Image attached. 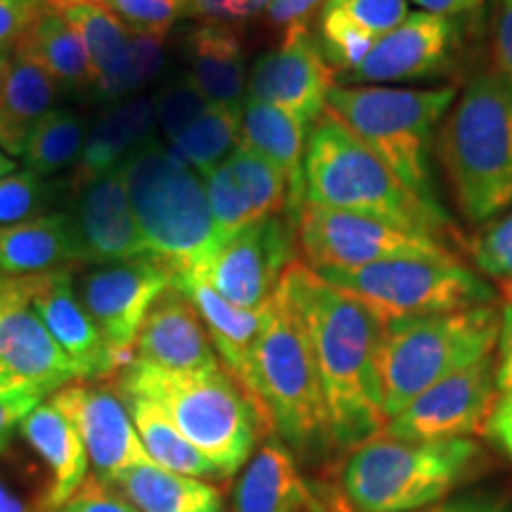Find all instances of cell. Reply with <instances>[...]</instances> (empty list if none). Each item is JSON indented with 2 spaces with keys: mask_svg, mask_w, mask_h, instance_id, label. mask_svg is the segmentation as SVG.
Segmentation results:
<instances>
[{
  "mask_svg": "<svg viewBox=\"0 0 512 512\" xmlns=\"http://www.w3.org/2000/svg\"><path fill=\"white\" fill-rule=\"evenodd\" d=\"M240 382L266 430L294 451L311 453L332 441L328 399L309 330L280 283Z\"/></svg>",
  "mask_w": 512,
  "mask_h": 512,
  "instance_id": "2",
  "label": "cell"
},
{
  "mask_svg": "<svg viewBox=\"0 0 512 512\" xmlns=\"http://www.w3.org/2000/svg\"><path fill=\"white\" fill-rule=\"evenodd\" d=\"M79 370L55 342L34 306L22 278L0 283V392L41 389L55 394L76 380Z\"/></svg>",
  "mask_w": 512,
  "mask_h": 512,
  "instance_id": "15",
  "label": "cell"
},
{
  "mask_svg": "<svg viewBox=\"0 0 512 512\" xmlns=\"http://www.w3.org/2000/svg\"><path fill=\"white\" fill-rule=\"evenodd\" d=\"M74 268H60L38 275H22L29 304L43 320L55 342L72 358L81 377H110L121 373L119 358L100 335L98 325L76 297Z\"/></svg>",
  "mask_w": 512,
  "mask_h": 512,
  "instance_id": "19",
  "label": "cell"
},
{
  "mask_svg": "<svg viewBox=\"0 0 512 512\" xmlns=\"http://www.w3.org/2000/svg\"><path fill=\"white\" fill-rule=\"evenodd\" d=\"M41 389H12L0 392V448L8 444L12 432L22 425V420L34 411L38 403H43Z\"/></svg>",
  "mask_w": 512,
  "mask_h": 512,
  "instance_id": "46",
  "label": "cell"
},
{
  "mask_svg": "<svg viewBox=\"0 0 512 512\" xmlns=\"http://www.w3.org/2000/svg\"><path fill=\"white\" fill-rule=\"evenodd\" d=\"M316 275L366 304L384 325L475 309L498 299L494 285L456 256H403Z\"/></svg>",
  "mask_w": 512,
  "mask_h": 512,
  "instance_id": "10",
  "label": "cell"
},
{
  "mask_svg": "<svg viewBox=\"0 0 512 512\" xmlns=\"http://www.w3.org/2000/svg\"><path fill=\"white\" fill-rule=\"evenodd\" d=\"M188 76L214 105L242 107L247 100V72L240 36L226 24L207 22L188 36Z\"/></svg>",
  "mask_w": 512,
  "mask_h": 512,
  "instance_id": "30",
  "label": "cell"
},
{
  "mask_svg": "<svg viewBox=\"0 0 512 512\" xmlns=\"http://www.w3.org/2000/svg\"><path fill=\"white\" fill-rule=\"evenodd\" d=\"M306 204L375 216L441 238L453 230L446 211H434L403 185L394 171L356 136L323 114L304 152Z\"/></svg>",
  "mask_w": 512,
  "mask_h": 512,
  "instance_id": "6",
  "label": "cell"
},
{
  "mask_svg": "<svg viewBox=\"0 0 512 512\" xmlns=\"http://www.w3.org/2000/svg\"><path fill=\"white\" fill-rule=\"evenodd\" d=\"M119 494L138 512H221L219 489L204 479L178 475L155 463L126 472L117 482Z\"/></svg>",
  "mask_w": 512,
  "mask_h": 512,
  "instance_id": "33",
  "label": "cell"
},
{
  "mask_svg": "<svg viewBox=\"0 0 512 512\" xmlns=\"http://www.w3.org/2000/svg\"><path fill=\"white\" fill-rule=\"evenodd\" d=\"M413 3L422 8V12H430V15L453 17L479 8L484 0H413Z\"/></svg>",
  "mask_w": 512,
  "mask_h": 512,
  "instance_id": "53",
  "label": "cell"
},
{
  "mask_svg": "<svg viewBox=\"0 0 512 512\" xmlns=\"http://www.w3.org/2000/svg\"><path fill=\"white\" fill-rule=\"evenodd\" d=\"M202 181L204 190H207V202L216 226V235H219V245L233 233L254 223L252 211H249V204L245 195H242L240 185L235 183L228 162L216 164L214 169L202 174Z\"/></svg>",
  "mask_w": 512,
  "mask_h": 512,
  "instance_id": "38",
  "label": "cell"
},
{
  "mask_svg": "<svg viewBox=\"0 0 512 512\" xmlns=\"http://www.w3.org/2000/svg\"><path fill=\"white\" fill-rule=\"evenodd\" d=\"M0 512H36L31 505L24 501L22 496L15 494L10 484H5V479H0Z\"/></svg>",
  "mask_w": 512,
  "mask_h": 512,
  "instance_id": "54",
  "label": "cell"
},
{
  "mask_svg": "<svg viewBox=\"0 0 512 512\" xmlns=\"http://www.w3.org/2000/svg\"><path fill=\"white\" fill-rule=\"evenodd\" d=\"M57 512H138L119 491L98 477H88L76 494Z\"/></svg>",
  "mask_w": 512,
  "mask_h": 512,
  "instance_id": "43",
  "label": "cell"
},
{
  "mask_svg": "<svg viewBox=\"0 0 512 512\" xmlns=\"http://www.w3.org/2000/svg\"><path fill=\"white\" fill-rule=\"evenodd\" d=\"M406 17L408 0H328L318 17L320 50L337 76L349 74Z\"/></svg>",
  "mask_w": 512,
  "mask_h": 512,
  "instance_id": "22",
  "label": "cell"
},
{
  "mask_svg": "<svg viewBox=\"0 0 512 512\" xmlns=\"http://www.w3.org/2000/svg\"><path fill=\"white\" fill-rule=\"evenodd\" d=\"M456 46V24L448 17L413 12L382 36L366 60L342 74V86H387L396 81L430 79L444 72Z\"/></svg>",
  "mask_w": 512,
  "mask_h": 512,
  "instance_id": "18",
  "label": "cell"
},
{
  "mask_svg": "<svg viewBox=\"0 0 512 512\" xmlns=\"http://www.w3.org/2000/svg\"><path fill=\"white\" fill-rule=\"evenodd\" d=\"M470 259L484 278L501 283L512 278V209L477 233L470 245Z\"/></svg>",
  "mask_w": 512,
  "mask_h": 512,
  "instance_id": "42",
  "label": "cell"
},
{
  "mask_svg": "<svg viewBox=\"0 0 512 512\" xmlns=\"http://www.w3.org/2000/svg\"><path fill=\"white\" fill-rule=\"evenodd\" d=\"M55 188L34 171H12L0 178V226H12L46 216Z\"/></svg>",
  "mask_w": 512,
  "mask_h": 512,
  "instance_id": "39",
  "label": "cell"
},
{
  "mask_svg": "<svg viewBox=\"0 0 512 512\" xmlns=\"http://www.w3.org/2000/svg\"><path fill=\"white\" fill-rule=\"evenodd\" d=\"M498 330L496 304L384 325L380 382L387 420L432 384L494 354Z\"/></svg>",
  "mask_w": 512,
  "mask_h": 512,
  "instance_id": "8",
  "label": "cell"
},
{
  "mask_svg": "<svg viewBox=\"0 0 512 512\" xmlns=\"http://www.w3.org/2000/svg\"><path fill=\"white\" fill-rule=\"evenodd\" d=\"M12 171H17L15 159L8 157V155H5L3 150H0V178L8 176V174H12Z\"/></svg>",
  "mask_w": 512,
  "mask_h": 512,
  "instance_id": "56",
  "label": "cell"
},
{
  "mask_svg": "<svg viewBox=\"0 0 512 512\" xmlns=\"http://www.w3.org/2000/svg\"><path fill=\"white\" fill-rule=\"evenodd\" d=\"M226 162L233 171L235 183L240 185L242 195H245L254 221L287 214L290 190H287V181L278 166L245 145L235 147Z\"/></svg>",
  "mask_w": 512,
  "mask_h": 512,
  "instance_id": "37",
  "label": "cell"
},
{
  "mask_svg": "<svg viewBox=\"0 0 512 512\" xmlns=\"http://www.w3.org/2000/svg\"><path fill=\"white\" fill-rule=\"evenodd\" d=\"M190 0H98L95 5L112 12L128 29L164 36L188 12Z\"/></svg>",
  "mask_w": 512,
  "mask_h": 512,
  "instance_id": "41",
  "label": "cell"
},
{
  "mask_svg": "<svg viewBox=\"0 0 512 512\" xmlns=\"http://www.w3.org/2000/svg\"><path fill=\"white\" fill-rule=\"evenodd\" d=\"M171 285L174 268L155 254L98 266L83 275L81 302L124 370L136 358L133 347L147 311Z\"/></svg>",
  "mask_w": 512,
  "mask_h": 512,
  "instance_id": "13",
  "label": "cell"
},
{
  "mask_svg": "<svg viewBox=\"0 0 512 512\" xmlns=\"http://www.w3.org/2000/svg\"><path fill=\"white\" fill-rule=\"evenodd\" d=\"M486 434L496 439V444L512 458V392L498 396L494 413H491Z\"/></svg>",
  "mask_w": 512,
  "mask_h": 512,
  "instance_id": "50",
  "label": "cell"
},
{
  "mask_svg": "<svg viewBox=\"0 0 512 512\" xmlns=\"http://www.w3.org/2000/svg\"><path fill=\"white\" fill-rule=\"evenodd\" d=\"M425 512H512L508 503L496 501V498H458V501H448L437 508Z\"/></svg>",
  "mask_w": 512,
  "mask_h": 512,
  "instance_id": "52",
  "label": "cell"
},
{
  "mask_svg": "<svg viewBox=\"0 0 512 512\" xmlns=\"http://www.w3.org/2000/svg\"><path fill=\"white\" fill-rule=\"evenodd\" d=\"M131 53L143 86L155 81L164 64V36L131 29Z\"/></svg>",
  "mask_w": 512,
  "mask_h": 512,
  "instance_id": "47",
  "label": "cell"
},
{
  "mask_svg": "<svg viewBox=\"0 0 512 512\" xmlns=\"http://www.w3.org/2000/svg\"><path fill=\"white\" fill-rule=\"evenodd\" d=\"M46 10V0H0V53L15 46Z\"/></svg>",
  "mask_w": 512,
  "mask_h": 512,
  "instance_id": "44",
  "label": "cell"
},
{
  "mask_svg": "<svg viewBox=\"0 0 512 512\" xmlns=\"http://www.w3.org/2000/svg\"><path fill=\"white\" fill-rule=\"evenodd\" d=\"M325 3L328 0H275L268 8V17H271V22L287 29L294 27V24H304V19Z\"/></svg>",
  "mask_w": 512,
  "mask_h": 512,
  "instance_id": "51",
  "label": "cell"
},
{
  "mask_svg": "<svg viewBox=\"0 0 512 512\" xmlns=\"http://www.w3.org/2000/svg\"><path fill=\"white\" fill-rule=\"evenodd\" d=\"M121 396H124L138 437L143 441L145 453L150 456L152 463L164 467V470L178 472V475L197 479H221L219 470L176 430L174 422L166 418L155 403L136 394Z\"/></svg>",
  "mask_w": 512,
  "mask_h": 512,
  "instance_id": "34",
  "label": "cell"
},
{
  "mask_svg": "<svg viewBox=\"0 0 512 512\" xmlns=\"http://www.w3.org/2000/svg\"><path fill=\"white\" fill-rule=\"evenodd\" d=\"M119 392L155 403L219 470L221 479L235 475L247 463L259 432L266 430L252 396L223 366L200 373H169L133 361L121 373Z\"/></svg>",
  "mask_w": 512,
  "mask_h": 512,
  "instance_id": "4",
  "label": "cell"
},
{
  "mask_svg": "<svg viewBox=\"0 0 512 512\" xmlns=\"http://www.w3.org/2000/svg\"><path fill=\"white\" fill-rule=\"evenodd\" d=\"M76 197L72 219L79 233L86 264H117L152 254L140 233L121 174V164L86 185Z\"/></svg>",
  "mask_w": 512,
  "mask_h": 512,
  "instance_id": "21",
  "label": "cell"
},
{
  "mask_svg": "<svg viewBox=\"0 0 512 512\" xmlns=\"http://www.w3.org/2000/svg\"><path fill=\"white\" fill-rule=\"evenodd\" d=\"M496 387L498 394L512 392V299H505L501 309V330L496 342Z\"/></svg>",
  "mask_w": 512,
  "mask_h": 512,
  "instance_id": "49",
  "label": "cell"
},
{
  "mask_svg": "<svg viewBox=\"0 0 512 512\" xmlns=\"http://www.w3.org/2000/svg\"><path fill=\"white\" fill-rule=\"evenodd\" d=\"M0 283H3V271H0Z\"/></svg>",
  "mask_w": 512,
  "mask_h": 512,
  "instance_id": "59",
  "label": "cell"
},
{
  "mask_svg": "<svg viewBox=\"0 0 512 512\" xmlns=\"http://www.w3.org/2000/svg\"><path fill=\"white\" fill-rule=\"evenodd\" d=\"M86 264L72 214H46L38 219L0 226V271L38 275Z\"/></svg>",
  "mask_w": 512,
  "mask_h": 512,
  "instance_id": "26",
  "label": "cell"
},
{
  "mask_svg": "<svg viewBox=\"0 0 512 512\" xmlns=\"http://www.w3.org/2000/svg\"><path fill=\"white\" fill-rule=\"evenodd\" d=\"M498 396L496 358L489 354L425 389L387 420L384 432L401 441H448L484 434Z\"/></svg>",
  "mask_w": 512,
  "mask_h": 512,
  "instance_id": "14",
  "label": "cell"
},
{
  "mask_svg": "<svg viewBox=\"0 0 512 512\" xmlns=\"http://www.w3.org/2000/svg\"><path fill=\"white\" fill-rule=\"evenodd\" d=\"M335 79V69L325 60L318 38L306 24H294L287 27L278 48L254 62L247 79V100L268 102L313 126L323 117Z\"/></svg>",
  "mask_w": 512,
  "mask_h": 512,
  "instance_id": "16",
  "label": "cell"
},
{
  "mask_svg": "<svg viewBox=\"0 0 512 512\" xmlns=\"http://www.w3.org/2000/svg\"><path fill=\"white\" fill-rule=\"evenodd\" d=\"M57 83L34 64H10L0 88V150L8 157H22L27 143L57 95Z\"/></svg>",
  "mask_w": 512,
  "mask_h": 512,
  "instance_id": "32",
  "label": "cell"
},
{
  "mask_svg": "<svg viewBox=\"0 0 512 512\" xmlns=\"http://www.w3.org/2000/svg\"><path fill=\"white\" fill-rule=\"evenodd\" d=\"M313 496L283 441L268 439L249 458L233 494V512H306Z\"/></svg>",
  "mask_w": 512,
  "mask_h": 512,
  "instance_id": "27",
  "label": "cell"
},
{
  "mask_svg": "<svg viewBox=\"0 0 512 512\" xmlns=\"http://www.w3.org/2000/svg\"><path fill=\"white\" fill-rule=\"evenodd\" d=\"M306 140H309V126L294 114L280 110V107L268 105L259 100L242 102V121H240V143L249 150L259 152L268 162L280 169L285 176L287 190H290V216L294 226L299 223L302 209L306 204L304 197V152Z\"/></svg>",
  "mask_w": 512,
  "mask_h": 512,
  "instance_id": "25",
  "label": "cell"
},
{
  "mask_svg": "<svg viewBox=\"0 0 512 512\" xmlns=\"http://www.w3.org/2000/svg\"><path fill=\"white\" fill-rule=\"evenodd\" d=\"M297 226L287 214L249 223L221 242L200 266L185 271L240 309H264L294 264Z\"/></svg>",
  "mask_w": 512,
  "mask_h": 512,
  "instance_id": "12",
  "label": "cell"
},
{
  "mask_svg": "<svg viewBox=\"0 0 512 512\" xmlns=\"http://www.w3.org/2000/svg\"><path fill=\"white\" fill-rule=\"evenodd\" d=\"M297 245L313 273L351 271L403 256H453L437 235L401 223L304 204Z\"/></svg>",
  "mask_w": 512,
  "mask_h": 512,
  "instance_id": "11",
  "label": "cell"
},
{
  "mask_svg": "<svg viewBox=\"0 0 512 512\" xmlns=\"http://www.w3.org/2000/svg\"><path fill=\"white\" fill-rule=\"evenodd\" d=\"M152 100H155L157 124L169 145L209 107V100L188 74L166 83Z\"/></svg>",
  "mask_w": 512,
  "mask_h": 512,
  "instance_id": "40",
  "label": "cell"
},
{
  "mask_svg": "<svg viewBox=\"0 0 512 512\" xmlns=\"http://www.w3.org/2000/svg\"><path fill=\"white\" fill-rule=\"evenodd\" d=\"M306 330L328 399L332 441L356 448L387 427L382 401L380 349L384 323L339 287L325 283L304 261L280 278Z\"/></svg>",
  "mask_w": 512,
  "mask_h": 512,
  "instance_id": "1",
  "label": "cell"
},
{
  "mask_svg": "<svg viewBox=\"0 0 512 512\" xmlns=\"http://www.w3.org/2000/svg\"><path fill=\"white\" fill-rule=\"evenodd\" d=\"M81 36L93 67V93L102 100H124L143 81L136 72L131 53V29L112 12L95 3L74 5L60 12Z\"/></svg>",
  "mask_w": 512,
  "mask_h": 512,
  "instance_id": "23",
  "label": "cell"
},
{
  "mask_svg": "<svg viewBox=\"0 0 512 512\" xmlns=\"http://www.w3.org/2000/svg\"><path fill=\"white\" fill-rule=\"evenodd\" d=\"M477 453L472 439L401 441L380 432L344 463V496L356 512L430 508L465 477Z\"/></svg>",
  "mask_w": 512,
  "mask_h": 512,
  "instance_id": "9",
  "label": "cell"
},
{
  "mask_svg": "<svg viewBox=\"0 0 512 512\" xmlns=\"http://www.w3.org/2000/svg\"><path fill=\"white\" fill-rule=\"evenodd\" d=\"M79 430L98 479L117 484L126 472L152 463L145 453L124 396L105 384H64L50 396Z\"/></svg>",
  "mask_w": 512,
  "mask_h": 512,
  "instance_id": "17",
  "label": "cell"
},
{
  "mask_svg": "<svg viewBox=\"0 0 512 512\" xmlns=\"http://www.w3.org/2000/svg\"><path fill=\"white\" fill-rule=\"evenodd\" d=\"M174 285L195 304L223 368L240 380L266 320L268 304L264 309H240L190 273H176Z\"/></svg>",
  "mask_w": 512,
  "mask_h": 512,
  "instance_id": "28",
  "label": "cell"
},
{
  "mask_svg": "<svg viewBox=\"0 0 512 512\" xmlns=\"http://www.w3.org/2000/svg\"><path fill=\"white\" fill-rule=\"evenodd\" d=\"M275 0H190L188 12L195 17L207 19L214 24L242 22V19L256 17L268 8Z\"/></svg>",
  "mask_w": 512,
  "mask_h": 512,
  "instance_id": "45",
  "label": "cell"
},
{
  "mask_svg": "<svg viewBox=\"0 0 512 512\" xmlns=\"http://www.w3.org/2000/svg\"><path fill=\"white\" fill-rule=\"evenodd\" d=\"M83 143H86V133H83V119L79 114L50 110L31 133L22 159L27 164V171L50 176L79 159Z\"/></svg>",
  "mask_w": 512,
  "mask_h": 512,
  "instance_id": "36",
  "label": "cell"
},
{
  "mask_svg": "<svg viewBox=\"0 0 512 512\" xmlns=\"http://www.w3.org/2000/svg\"><path fill=\"white\" fill-rule=\"evenodd\" d=\"M12 48L15 60L34 64L57 86L93 91V67L86 46L60 12H43Z\"/></svg>",
  "mask_w": 512,
  "mask_h": 512,
  "instance_id": "31",
  "label": "cell"
},
{
  "mask_svg": "<svg viewBox=\"0 0 512 512\" xmlns=\"http://www.w3.org/2000/svg\"><path fill=\"white\" fill-rule=\"evenodd\" d=\"M22 437L41 456L50 472L43 512H57L88 479V453L69 415L55 403H38L19 425Z\"/></svg>",
  "mask_w": 512,
  "mask_h": 512,
  "instance_id": "24",
  "label": "cell"
},
{
  "mask_svg": "<svg viewBox=\"0 0 512 512\" xmlns=\"http://www.w3.org/2000/svg\"><path fill=\"white\" fill-rule=\"evenodd\" d=\"M121 174L147 247L174 275L192 271L219 247L202 176L171 147L143 140L121 162Z\"/></svg>",
  "mask_w": 512,
  "mask_h": 512,
  "instance_id": "7",
  "label": "cell"
},
{
  "mask_svg": "<svg viewBox=\"0 0 512 512\" xmlns=\"http://www.w3.org/2000/svg\"><path fill=\"white\" fill-rule=\"evenodd\" d=\"M458 91L394 86H339L328 93L325 112L370 147L408 190L434 211H446L434 190V131L451 112Z\"/></svg>",
  "mask_w": 512,
  "mask_h": 512,
  "instance_id": "5",
  "label": "cell"
},
{
  "mask_svg": "<svg viewBox=\"0 0 512 512\" xmlns=\"http://www.w3.org/2000/svg\"><path fill=\"white\" fill-rule=\"evenodd\" d=\"M496 74L512 83V0H498L494 15Z\"/></svg>",
  "mask_w": 512,
  "mask_h": 512,
  "instance_id": "48",
  "label": "cell"
},
{
  "mask_svg": "<svg viewBox=\"0 0 512 512\" xmlns=\"http://www.w3.org/2000/svg\"><path fill=\"white\" fill-rule=\"evenodd\" d=\"M503 294H505V299H512V278L503 283Z\"/></svg>",
  "mask_w": 512,
  "mask_h": 512,
  "instance_id": "58",
  "label": "cell"
},
{
  "mask_svg": "<svg viewBox=\"0 0 512 512\" xmlns=\"http://www.w3.org/2000/svg\"><path fill=\"white\" fill-rule=\"evenodd\" d=\"M157 124L155 100L131 98L102 112L88 131L79 169L74 174V190L119 166L147 138Z\"/></svg>",
  "mask_w": 512,
  "mask_h": 512,
  "instance_id": "29",
  "label": "cell"
},
{
  "mask_svg": "<svg viewBox=\"0 0 512 512\" xmlns=\"http://www.w3.org/2000/svg\"><path fill=\"white\" fill-rule=\"evenodd\" d=\"M437 145L467 221L486 223L512 209V83L477 74L446 114Z\"/></svg>",
  "mask_w": 512,
  "mask_h": 512,
  "instance_id": "3",
  "label": "cell"
},
{
  "mask_svg": "<svg viewBox=\"0 0 512 512\" xmlns=\"http://www.w3.org/2000/svg\"><path fill=\"white\" fill-rule=\"evenodd\" d=\"M240 121L242 107L214 105L197 117L169 147L192 166L197 174H207L216 164L226 162L230 150H235L240 143Z\"/></svg>",
  "mask_w": 512,
  "mask_h": 512,
  "instance_id": "35",
  "label": "cell"
},
{
  "mask_svg": "<svg viewBox=\"0 0 512 512\" xmlns=\"http://www.w3.org/2000/svg\"><path fill=\"white\" fill-rule=\"evenodd\" d=\"M8 69H10L8 55L0 53V88H3V81H5V74H8Z\"/></svg>",
  "mask_w": 512,
  "mask_h": 512,
  "instance_id": "57",
  "label": "cell"
},
{
  "mask_svg": "<svg viewBox=\"0 0 512 512\" xmlns=\"http://www.w3.org/2000/svg\"><path fill=\"white\" fill-rule=\"evenodd\" d=\"M83 3H98V0H46L48 10H53V12H64V10L74 8V5H83Z\"/></svg>",
  "mask_w": 512,
  "mask_h": 512,
  "instance_id": "55",
  "label": "cell"
},
{
  "mask_svg": "<svg viewBox=\"0 0 512 512\" xmlns=\"http://www.w3.org/2000/svg\"><path fill=\"white\" fill-rule=\"evenodd\" d=\"M133 361L169 373H200L223 366L200 313L176 285L155 299L140 325Z\"/></svg>",
  "mask_w": 512,
  "mask_h": 512,
  "instance_id": "20",
  "label": "cell"
}]
</instances>
